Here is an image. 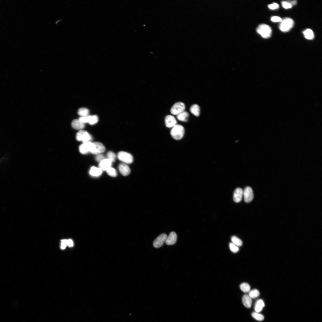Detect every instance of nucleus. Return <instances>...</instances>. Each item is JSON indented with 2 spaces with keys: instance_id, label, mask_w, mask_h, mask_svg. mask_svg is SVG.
<instances>
[{
  "instance_id": "nucleus-19",
  "label": "nucleus",
  "mask_w": 322,
  "mask_h": 322,
  "mask_svg": "<svg viewBox=\"0 0 322 322\" xmlns=\"http://www.w3.org/2000/svg\"><path fill=\"white\" fill-rule=\"evenodd\" d=\"M190 111L191 113L196 116L198 117L200 115V108L197 105L195 104L192 105L190 108Z\"/></svg>"
},
{
  "instance_id": "nucleus-4",
  "label": "nucleus",
  "mask_w": 322,
  "mask_h": 322,
  "mask_svg": "<svg viewBox=\"0 0 322 322\" xmlns=\"http://www.w3.org/2000/svg\"><path fill=\"white\" fill-rule=\"evenodd\" d=\"M118 157L120 160L128 164L132 163L133 160V156L131 154L125 152L121 151L119 152Z\"/></svg>"
},
{
  "instance_id": "nucleus-26",
  "label": "nucleus",
  "mask_w": 322,
  "mask_h": 322,
  "mask_svg": "<svg viewBox=\"0 0 322 322\" xmlns=\"http://www.w3.org/2000/svg\"><path fill=\"white\" fill-rule=\"evenodd\" d=\"M241 290L244 293H248L250 291V285L246 283H242L240 286Z\"/></svg>"
},
{
  "instance_id": "nucleus-24",
  "label": "nucleus",
  "mask_w": 322,
  "mask_h": 322,
  "mask_svg": "<svg viewBox=\"0 0 322 322\" xmlns=\"http://www.w3.org/2000/svg\"><path fill=\"white\" fill-rule=\"evenodd\" d=\"M260 293L259 291L255 289L249 292L248 296L251 299H255L259 296Z\"/></svg>"
},
{
  "instance_id": "nucleus-8",
  "label": "nucleus",
  "mask_w": 322,
  "mask_h": 322,
  "mask_svg": "<svg viewBox=\"0 0 322 322\" xmlns=\"http://www.w3.org/2000/svg\"><path fill=\"white\" fill-rule=\"evenodd\" d=\"M243 195L245 201L247 203L250 202L254 198L253 191L251 187H246L243 191Z\"/></svg>"
},
{
  "instance_id": "nucleus-14",
  "label": "nucleus",
  "mask_w": 322,
  "mask_h": 322,
  "mask_svg": "<svg viewBox=\"0 0 322 322\" xmlns=\"http://www.w3.org/2000/svg\"><path fill=\"white\" fill-rule=\"evenodd\" d=\"M119 169L121 174L124 176L128 175L131 172L129 166L124 163L120 164L119 166Z\"/></svg>"
},
{
  "instance_id": "nucleus-25",
  "label": "nucleus",
  "mask_w": 322,
  "mask_h": 322,
  "mask_svg": "<svg viewBox=\"0 0 322 322\" xmlns=\"http://www.w3.org/2000/svg\"><path fill=\"white\" fill-rule=\"evenodd\" d=\"M232 243L238 247L241 246L243 245L242 241L239 238L236 236H233L231 238Z\"/></svg>"
},
{
  "instance_id": "nucleus-6",
  "label": "nucleus",
  "mask_w": 322,
  "mask_h": 322,
  "mask_svg": "<svg viewBox=\"0 0 322 322\" xmlns=\"http://www.w3.org/2000/svg\"><path fill=\"white\" fill-rule=\"evenodd\" d=\"M92 139L91 136L86 131L81 130L77 134L76 139L83 143L90 142Z\"/></svg>"
},
{
  "instance_id": "nucleus-10",
  "label": "nucleus",
  "mask_w": 322,
  "mask_h": 322,
  "mask_svg": "<svg viewBox=\"0 0 322 322\" xmlns=\"http://www.w3.org/2000/svg\"><path fill=\"white\" fill-rule=\"evenodd\" d=\"M166 127L168 128H173L176 125L177 122L175 118L173 116L168 115L165 119Z\"/></svg>"
},
{
  "instance_id": "nucleus-17",
  "label": "nucleus",
  "mask_w": 322,
  "mask_h": 322,
  "mask_svg": "<svg viewBox=\"0 0 322 322\" xmlns=\"http://www.w3.org/2000/svg\"><path fill=\"white\" fill-rule=\"evenodd\" d=\"M102 171L99 168L93 166L91 168L89 173L93 177H99L102 173Z\"/></svg>"
},
{
  "instance_id": "nucleus-34",
  "label": "nucleus",
  "mask_w": 322,
  "mask_h": 322,
  "mask_svg": "<svg viewBox=\"0 0 322 322\" xmlns=\"http://www.w3.org/2000/svg\"><path fill=\"white\" fill-rule=\"evenodd\" d=\"M105 159L104 156L102 154L98 155L95 157V160L97 161L100 162Z\"/></svg>"
},
{
  "instance_id": "nucleus-27",
  "label": "nucleus",
  "mask_w": 322,
  "mask_h": 322,
  "mask_svg": "<svg viewBox=\"0 0 322 322\" xmlns=\"http://www.w3.org/2000/svg\"><path fill=\"white\" fill-rule=\"evenodd\" d=\"M252 316L255 319L259 321H263L264 318V316L262 315L257 312L252 313Z\"/></svg>"
},
{
  "instance_id": "nucleus-15",
  "label": "nucleus",
  "mask_w": 322,
  "mask_h": 322,
  "mask_svg": "<svg viewBox=\"0 0 322 322\" xmlns=\"http://www.w3.org/2000/svg\"><path fill=\"white\" fill-rule=\"evenodd\" d=\"M112 162L107 159H105L100 162L99 165L100 168L102 170H107L111 167Z\"/></svg>"
},
{
  "instance_id": "nucleus-11",
  "label": "nucleus",
  "mask_w": 322,
  "mask_h": 322,
  "mask_svg": "<svg viewBox=\"0 0 322 322\" xmlns=\"http://www.w3.org/2000/svg\"><path fill=\"white\" fill-rule=\"evenodd\" d=\"M92 145V143L90 142L84 143L79 147L80 152L82 154H86L90 152Z\"/></svg>"
},
{
  "instance_id": "nucleus-20",
  "label": "nucleus",
  "mask_w": 322,
  "mask_h": 322,
  "mask_svg": "<svg viewBox=\"0 0 322 322\" xmlns=\"http://www.w3.org/2000/svg\"><path fill=\"white\" fill-rule=\"evenodd\" d=\"M189 116V114L187 112L184 111L177 115V118L180 121L187 122L188 121Z\"/></svg>"
},
{
  "instance_id": "nucleus-37",
  "label": "nucleus",
  "mask_w": 322,
  "mask_h": 322,
  "mask_svg": "<svg viewBox=\"0 0 322 322\" xmlns=\"http://www.w3.org/2000/svg\"><path fill=\"white\" fill-rule=\"evenodd\" d=\"M269 8L271 10L277 9L279 8V5L276 3H274L273 4L269 5L268 6Z\"/></svg>"
},
{
  "instance_id": "nucleus-38",
  "label": "nucleus",
  "mask_w": 322,
  "mask_h": 322,
  "mask_svg": "<svg viewBox=\"0 0 322 322\" xmlns=\"http://www.w3.org/2000/svg\"><path fill=\"white\" fill-rule=\"evenodd\" d=\"M67 246L69 247H72L74 246V243L72 240H67Z\"/></svg>"
},
{
  "instance_id": "nucleus-29",
  "label": "nucleus",
  "mask_w": 322,
  "mask_h": 322,
  "mask_svg": "<svg viewBox=\"0 0 322 322\" xmlns=\"http://www.w3.org/2000/svg\"><path fill=\"white\" fill-rule=\"evenodd\" d=\"M108 174L111 177H115L117 175L116 170L111 167L106 170Z\"/></svg>"
},
{
  "instance_id": "nucleus-13",
  "label": "nucleus",
  "mask_w": 322,
  "mask_h": 322,
  "mask_svg": "<svg viewBox=\"0 0 322 322\" xmlns=\"http://www.w3.org/2000/svg\"><path fill=\"white\" fill-rule=\"evenodd\" d=\"M243 195V190L241 188H237L235 191L233 196L234 200L236 203L240 202Z\"/></svg>"
},
{
  "instance_id": "nucleus-23",
  "label": "nucleus",
  "mask_w": 322,
  "mask_h": 322,
  "mask_svg": "<svg viewBox=\"0 0 322 322\" xmlns=\"http://www.w3.org/2000/svg\"><path fill=\"white\" fill-rule=\"evenodd\" d=\"M89 110L85 108H81L78 110V114L81 117H85L88 116Z\"/></svg>"
},
{
  "instance_id": "nucleus-2",
  "label": "nucleus",
  "mask_w": 322,
  "mask_h": 322,
  "mask_svg": "<svg viewBox=\"0 0 322 322\" xmlns=\"http://www.w3.org/2000/svg\"><path fill=\"white\" fill-rule=\"evenodd\" d=\"M257 32L263 38H268L271 36L272 31L271 28L269 25L262 24L258 27Z\"/></svg>"
},
{
  "instance_id": "nucleus-33",
  "label": "nucleus",
  "mask_w": 322,
  "mask_h": 322,
  "mask_svg": "<svg viewBox=\"0 0 322 322\" xmlns=\"http://www.w3.org/2000/svg\"><path fill=\"white\" fill-rule=\"evenodd\" d=\"M283 7L286 9L290 8L292 7V5L287 1H283L282 2Z\"/></svg>"
},
{
  "instance_id": "nucleus-5",
  "label": "nucleus",
  "mask_w": 322,
  "mask_h": 322,
  "mask_svg": "<svg viewBox=\"0 0 322 322\" xmlns=\"http://www.w3.org/2000/svg\"><path fill=\"white\" fill-rule=\"evenodd\" d=\"M105 148L104 145L99 142L92 143L90 152L95 155H99L104 152Z\"/></svg>"
},
{
  "instance_id": "nucleus-36",
  "label": "nucleus",
  "mask_w": 322,
  "mask_h": 322,
  "mask_svg": "<svg viewBox=\"0 0 322 322\" xmlns=\"http://www.w3.org/2000/svg\"><path fill=\"white\" fill-rule=\"evenodd\" d=\"M67 246V240H63L61 242V248L62 250L65 249Z\"/></svg>"
},
{
  "instance_id": "nucleus-1",
  "label": "nucleus",
  "mask_w": 322,
  "mask_h": 322,
  "mask_svg": "<svg viewBox=\"0 0 322 322\" xmlns=\"http://www.w3.org/2000/svg\"><path fill=\"white\" fill-rule=\"evenodd\" d=\"M185 132V129L182 126L176 124L171 130V134L174 139L180 140L183 137Z\"/></svg>"
},
{
  "instance_id": "nucleus-28",
  "label": "nucleus",
  "mask_w": 322,
  "mask_h": 322,
  "mask_svg": "<svg viewBox=\"0 0 322 322\" xmlns=\"http://www.w3.org/2000/svg\"><path fill=\"white\" fill-rule=\"evenodd\" d=\"M107 159L110 161L112 162L115 161L116 156L115 154L113 152L111 151L107 153Z\"/></svg>"
},
{
  "instance_id": "nucleus-31",
  "label": "nucleus",
  "mask_w": 322,
  "mask_h": 322,
  "mask_svg": "<svg viewBox=\"0 0 322 322\" xmlns=\"http://www.w3.org/2000/svg\"><path fill=\"white\" fill-rule=\"evenodd\" d=\"M229 247L231 250L234 253H236L239 250V247L235 245L232 243H230Z\"/></svg>"
},
{
  "instance_id": "nucleus-32",
  "label": "nucleus",
  "mask_w": 322,
  "mask_h": 322,
  "mask_svg": "<svg viewBox=\"0 0 322 322\" xmlns=\"http://www.w3.org/2000/svg\"><path fill=\"white\" fill-rule=\"evenodd\" d=\"M90 116H88L85 117H81L79 120L83 123H89Z\"/></svg>"
},
{
  "instance_id": "nucleus-7",
  "label": "nucleus",
  "mask_w": 322,
  "mask_h": 322,
  "mask_svg": "<svg viewBox=\"0 0 322 322\" xmlns=\"http://www.w3.org/2000/svg\"><path fill=\"white\" fill-rule=\"evenodd\" d=\"M185 106L182 102H178L175 103L171 109V113L174 115H177L185 111Z\"/></svg>"
},
{
  "instance_id": "nucleus-3",
  "label": "nucleus",
  "mask_w": 322,
  "mask_h": 322,
  "mask_svg": "<svg viewBox=\"0 0 322 322\" xmlns=\"http://www.w3.org/2000/svg\"><path fill=\"white\" fill-rule=\"evenodd\" d=\"M294 24V21L292 19L290 18H286L282 20L279 26V29L283 32H287L292 28Z\"/></svg>"
},
{
  "instance_id": "nucleus-21",
  "label": "nucleus",
  "mask_w": 322,
  "mask_h": 322,
  "mask_svg": "<svg viewBox=\"0 0 322 322\" xmlns=\"http://www.w3.org/2000/svg\"><path fill=\"white\" fill-rule=\"evenodd\" d=\"M264 306V303L262 300L260 299L258 300L256 303L255 307L256 312L259 313L261 312Z\"/></svg>"
},
{
  "instance_id": "nucleus-39",
  "label": "nucleus",
  "mask_w": 322,
  "mask_h": 322,
  "mask_svg": "<svg viewBox=\"0 0 322 322\" xmlns=\"http://www.w3.org/2000/svg\"><path fill=\"white\" fill-rule=\"evenodd\" d=\"M287 2H288L289 3H290V4H291L292 5V6L293 5H296L297 3V1H288Z\"/></svg>"
},
{
  "instance_id": "nucleus-22",
  "label": "nucleus",
  "mask_w": 322,
  "mask_h": 322,
  "mask_svg": "<svg viewBox=\"0 0 322 322\" xmlns=\"http://www.w3.org/2000/svg\"><path fill=\"white\" fill-rule=\"evenodd\" d=\"M305 37L309 40L313 39L314 37L313 31L311 29H307L303 32Z\"/></svg>"
},
{
  "instance_id": "nucleus-9",
  "label": "nucleus",
  "mask_w": 322,
  "mask_h": 322,
  "mask_svg": "<svg viewBox=\"0 0 322 322\" xmlns=\"http://www.w3.org/2000/svg\"><path fill=\"white\" fill-rule=\"evenodd\" d=\"M167 235L165 234H163L157 237L154 241L153 245L156 248L161 247L165 242L167 238Z\"/></svg>"
},
{
  "instance_id": "nucleus-12",
  "label": "nucleus",
  "mask_w": 322,
  "mask_h": 322,
  "mask_svg": "<svg viewBox=\"0 0 322 322\" xmlns=\"http://www.w3.org/2000/svg\"><path fill=\"white\" fill-rule=\"evenodd\" d=\"M177 235L175 232H171L169 236L167 237L165 243L168 245H173L175 244L177 240Z\"/></svg>"
},
{
  "instance_id": "nucleus-16",
  "label": "nucleus",
  "mask_w": 322,
  "mask_h": 322,
  "mask_svg": "<svg viewBox=\"0 0 322 322\" xmlns=\"http://www.w3.org/2000/svg\"><path fill=\"white\" fill-rule=\"evenodd\" d=\"M72 126L74 129L77 130H81L85 127L84 123H82L79 119L73 120L72 123Z\"/></svg>"
},
{
  "instance_id": "nucleus-18",
  "label": "nucleus",
  "mask_w": 322,
  "mask_h": 322,
  "mask_svg": "<svg viewBox=\"0 0 322 322\" xmlns=\"http://www.w3.org/2000/svg\"><path fill=\"white\" fill-rule=\"evenodd\" d=\"M242 302L244 306L247 308H250L251 306L252 301L251 299L248 295H244L242 298Z\"/></svg>"
},
{
  "instance_id": "nucleus-35",
  "label": "nucleus",
  "mask_w": 322,
  "mask_h": 322,
  "mask_svg": "<svg viewBox=\"0 0 322 322\" xmlns=\"http://www.w3.org/2000/svg\"><path fill=\"white\" fill-rule=\"evenodd\" d=\"M271 20L272 21L274 22H281L282 20V19L281 18L277 16L272 17L271 18Z\"/></svg>"
},
{
  "instance_id": "nucleus-30",
  "label": "nucleus",
  "mask_w": 322,
  "mask_h": 322,
  "mask_svg": "<svg viewBox=\"0 0 322 322\" xmlns=\"http://www.w3.org/2000/svg\"><path fill=\"white\" fill-rule=\"evenodd\" d=\"M98 117L96 115L90 116L89 123L91 125L96 123L98 121Z\"/></svg>"
}]
</instances>
